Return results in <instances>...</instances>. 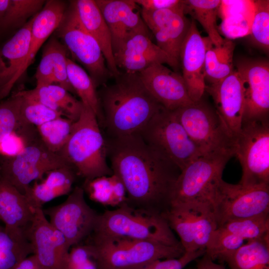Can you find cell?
I'll use <instances>...</instances> for the list:
<instances>
[{
	"instance_id": "ee69618b",
	"label": "cell",
	"mask_w": 269,
	"mask_h": 269,
	"mask_svg": "<svg viewBox=\"0 0 269 269\" xmlns=\"http://www.w3.org/2000/svg\"><path fill=\"white\" fill-rule=\"evenodd\" d=\"M205 253V250L185 252L179 258L156 260L130 269H184L191 262Z\"/></svg>"
},
{
	"instance_id": "83f0119b",
	"label": "cell",
	"mask_w": 269,
	"mask_h": 269,
	"mask_svg": "<svg viewBox=\"0 0 269 269\" xmlns=\"http://www.w3.org/2000/svg\"><path fill=\"white\" fill-rule=\"evenodd\" d=\"M47 173L46 178L41 182H35L25 195L34 208H42L45 203L70 193L76 175L69 166L57 168Z\"/></svg>"
},
{
	"instance_id": "7bdbcfd3",
	"label": "cell",
	"mask_w": 269,
	"mask_h": 269,
	"mask_svg": "<svg viewBox=\"0 0 269 269\" xmlns=\"http://www.w3.org/2000/svg\"><path fill=\"white\" fill-rule=\"evenodd\" d=\"M66 269H99L95 253L90 245L77 244L69 252Z\"/></svg>"
},
{
	"instance_id": "484cf974",
	"label": "cell",
	"mask_w": 269,
	"mask_h": 269,
	"mask_svg": "<svg viewBox=\"0 0 269 269\" xmlns=\"http://www.w3.org/2000/svg\"><path fill=\"white\" fill-rule=\"evenodd\" d=\"M75 2L81 22L99 44L111 75L117 78L121 72L115 62L111 32L95 0Z\"/></svg>"
},
{
	"instance_id": "52a82bcc",
	"label": "cell",
	"mask_w": 269,
	"mask_h": 269,
	"mask_svg": "<svg viewBox=\"0 0 269 269\" xmlns=\"http://www.w3.org/2000/svg\"><path fill=\"white\" fill-rule=\"evenodd\" d=\"M232 156L229 153L205 154L188 163L174 183L170 205L193 201L212 204L224 169Z\"/></svg>"
},
{
	"instance_id": "4dcf8cb0",
	"label": "cell",
	"mask_w": 269,
	"mask_h": 269,
	"mask_svg": "<svg viewBox=\"0 0 269 269\" xmlns=\"http://www.w3.org/2000/svg\"><path fill=\"white\" fill-rule=\"evenodd\" d=\"M235 43L230 39H224L223 43L215 46L211 42L205 55V83L208 85L217 84L228 76L235 70L233 65V53Z\"/></svg>"
},
{
	"instance_id": "8992f818",
	"label": "cell",
	"mask_w": 269,
	"mask_h": 269,
	"mask_svg": "<svg viewBox=\"0 0 269 269\" xmlns=\"http://www.w3.org/2000/svg\"><path fill=\"white\" fill-rule=\"evenodd\" d=\"M164 158L182 170L203 154L190 139L172 111L162 108L138 133Z\"/></svg>"
},
{
	"instance_id": "f35d334b",
	"label": "cell",
	"mask_w": 269,
	"mask_h": 269,
	"mask_svg": "<svg viewBox=\"0 0 269 269\" xmlns=\"http://www.w3.org/2000/svg\"><path fill=\"white\" fill-rule=\"evenodd\" d=\"M21 101V97L16 94L0 101V141L5 136L28 125L20 119Z\"/></svg>"
},
{
	"instance_id": "7a4b0ae2",
	"label": "cell",
	"mask_w": 269,
	"mask_h": 269,
	"mask_svg": "<svg viewBox=\"0 0 269 269\" xmlns=\"http://www.w3.org/2000/svg\"><path fill=\"white\" fill-rule=\"evenodd\" d=\"M98 93L103 127L108 137L138 133L162 107L149 93L138 74L121 73Z\"/></svg>"
},
{
	"instance_id": "d590c367",
	"label": "cell",
	"mask_w": 269,
	"mask_h": 269,
	"mask_svg": "<svg viewBox=\"0 0 269 269\" xmlns=\"http://www.w3.org/2000/svg\"><path fill=\"white\" fill-rule=\"evenodd\" d=\"M33 253L26 236L11 235L0 226V269H14L19 262Z\"/></svg>"
},
{
	"instance_id": "f6af8a7d",
	"label": "cell",
	"mask_w": 269,
	"mask_h": 269,
	"mask_svg": "<svg viewBox=\"0 0 269 269\" xmlns=\"http://www.w3.org/2000/svg\"><path fill=\"white\" fill-rule=\"evenodd\" d=\"M35 79L36 86L54 84L52 49L48 41L43 48L41 59L35 73Z\"/></svg>"
},
{
	"instance_id": "e0dca14e",
	"label": "cell",
	"mask_w": 269,
	"mask_h": 269,
	"mask_svg": "<svg viewBox=\"0 0 269 269\" xmlns=\"http://www.w3.org/2000/svg\"><path fill=\"white\" fill-rule=\"evenodd\" d=\"M244 89L245 109L243 121L269 120V64L263 60L238 62Z\"/></svg>"
},
{
	"instance_id": "5b68a950",
	"label": "cell",
	"mask_w": 269,
	"mask_h": 269,
	"mask_svg": "<svg viewBox=\"0 0 269 269\" xmlns=\"http://www.w3.org/2000/svg\"><path fill=\"white\" fill-rule=\"evenodd\" d=\"M88 244L93 248L99 269H130L156 260L180 257L182 246L172 247L148 241L108 238L91 234Z\"/></svg>"
},
{
	"instance_id": "9c48e42d",
	"label": "cell",
	"mask_w": 269,
	"mask_h": 269,
	"mask_svg": "<svg viewBox=\"0 0 269 269\" xmlns=\"http://www.w3.org/2000/svg\"><path fill=\"white\" fill-rule=\"evenodd\" d=\"M234 155L242 169L239 183L269 184V120L243 122L234 141Z\"/></svg>"
},
{
	"instance_id": "f1b7e54d",
	"label": "cell",
	"mask_w": 269,
	"mask_h": 269,
	"mask_svg": "<svg viewBox=\"0 0 269 269\" xmlns=\"http://www.w3.org/2000/svg\"><path fill=\"white\" fill-rule=\"evenodd\" d=\"M253 15L254 0H221L218 30L230 40L249 35Z\"/></svg>"
},
{
	"instance_id": "d6a6232c",
	"label": "cell",
	"mask_w": 269,
	"mask_h": 269,
	"mask_svg": "<svg viewBox=\"0 0 269 269\" xmlns=\"http://www.w3.org/2000/svg\"><path fill=\"white\" fill-rule=\"evenodd\" d=\"M183 10L194 20L198 21L204 28L213 45L221 46L224 39L221 36L217 25L220 0H183Z\"/></svg>"
},
{
	"instance_id": "ffe728a7",
	"label": "cell",
	"mask_w": 269,
	"mask_h": 269,
	"mask_svg": "<svg viewBox=\"0 0 269 269\" xmlns=\"http://www.w3.org/2000/svg\"><path fill=\"white\" fill-rule=\"evenodd\" d=\"M113 51L116 65L124 73L138 74L154 63L177 68L170 57L152 41L150 34L145 33L130 35Z\"/></svg>"
},
{
	"instance_id": "836d02e7",
	"label": "cell",
	"mask_w": 269,
	"mask_h": 269,
	"mask_svg": "<svg viewBox=\"0 0 269 269\" xmlns=\"http://www.w3.org/2000/svg\"><path fill=\"white\" fill-rule=\"evenodd\" d=\"M67 72L69 82L84 105L89 107L97 118L100 128L103 118L96 87L89 75L81 66L68 57Z\"/></svg>"
},
{
	"instance_id": "2e32d148",
	"label": "cell",
	"mask_w": 269,
	"mask_h": 269,
	"mask_svg": "<svg viewBox=\"0 0 269 269\" xmlns=\"http://www.w3.org/2000/svg\"><path fill=\"white\" fill-rule=\"evenodd\" d=\"M141 15L155 37L156 45L178 67L181 46L191 23L184 12L183 0L180 5L174 8L156 11L141 9Z\"/></svg>"
},
{
	"instance_id": "1f68e13d",
	"label": "cell",
	"mask_w": 269,
	"mask_h": 269,
	"mask_svg": "<svg viewBox=\"0 0 269 269\" xmlns=\"http://www.w3.org/2000/svg\"><path fill=\"white\" fill-rule=\"evenodd\" d=\"M83 188L91 200L103 205L119 207L127 199L125 187L114 174L85 180Z\"/></svg>"
},
{
	"instance_id": "ac0fdd59",
	"label": "cell",
	"mask_w": 269,
	"mask_h": 269,
	"mask_svg": "<svg viewBox=\"0 0 269 269\" xmlns=\"http://www.w3.org/2000/svg\"><path fill=\"white\" fill-rule=\"evenodd\" d=\"M269 235V215L227 222L215 231L205 250L213 260L233 252L245 242Z\"/></svg>"
},
{
	"instance_id": "30bf717a",
	"label": "cell",
	"mask_w": 269,
	"mask_h": 269,
	"mask_svg": "<svg viewBox=\"0 0 269 269\" xmlns=\"http://www.w3.org/2000/svg\"><path fill=\"white\" fill-rule=\"evenodd\" d=\"M162 216L179 237L185 252L205 250L217 228L213 205L209 202L172 204Z\"/></svg>"
},
{
	"instance_id": "74e56055",
	"label": "cell",
	"mask_w": 269,
	"mask_h": 269,
	"mask_svg": "<svg viewBox=\"0 0 269 269\" xmlns=\"http://www.w3.org/2000/svg\"><path fill=\"white\" fill-rule=\"evenodd\" d=\"M250 35L256 45L264 50L269 51V0H254V15Z\"/></svg>"
},
{
	"instance_id": "9a60e30c",
	"label": "cell",
	"mask_w": 269,
	"mask_h": 269,
	"mask_svg": "<svg viewBox=\"0 0 269 269\" xmlns=\"http://www.w3.org/2000/svg\"><path fill=\"white\" fill-rule=\"evenodd\" d=\"M26 236L40 269H66L70 249L64 237L47 219L41 207L35 208Z\"/></svg>"
},
{
	"instance_id": "d4e9b609",
	"label": "cell",
	"mask_w": 269,
	"mask_h": 269,
	"mask_svg": "<svg viewBox=\"0 0 269 269\" xmlns=\"http://www.w3.org/2000/svg\"><path fill=\"white\" fill-rule=\"evenodd\" d=\"M34 209L25 195L0 175V220L8 233L26 236Z\"/></svg>"
},
{
	"instance_id": "277c9868",
	"label": "cell",
	"mask_w": 269,
	"mask_h": 269,
	"mask_svg": "<svg viewBox=\"0 0 269 269\" xmlns=\"http://www.w3.org/2000/svg\"><path fill=\"white\" fill-rule=\"evenodd\" d=\"M92 234L182 246L161 215L132 207L126 202L115 210L99 214Z\"/></svg>"
},
{
	"instance_id": "603a6c76",
	"label": "cell",
	"mask_w": 269,
	"mask_h": 269,
	"mask_svg": "<svg viewBox=\"0 0 269 269\" xmlns=\"http://www.w3.org/2000/svg\"><path fill=\"white\" fill-rule=\"evenodd\" d=\"M34 16L0 48V101L9 95L24 73Z\"/></svg>"
},
{
	"instance_id": "44dd1931",
	"label": "cell",
	"mask_w": 269,
	"mask_h": 269,
	"mask_svg": "<svg viewBox=\"0 0 269 269\" xmlns=\"http://www.w3.org/2000/svg\"><path fill=\"white\" fill-rule=\"evenodd\" d=\"M211 96L216 112L229 135L234 141L242 127L245 109L242 81L235 69L220 83L206 86Z\"/></svg>"
},
{
	"instance_id": "e575fe53",
	"label": "cell",
	"mask_w": 269,
	"mask_h": 269,
	"mask_svg": "<svg viewBox=\"0 0 269 269\" xmlns=\"http://www.w3.org/2000/svg\"><path fill=\"white\" fill-rule=\"evenodd\" d=\"M38 101L61 113L65 118L76 122L79 119L83 104L69 91L55 84L43 86L39 88L37 94Z\"/></svg>"
},
{
	"instance_id": "8d00e7d4",
	"label": "cell",
	"mask_w": 269,
	"mask_h": 269,
	"mask_svg": "<svg viewBox=\"0 0 269 269\" xmlns=\"http://www.w3.org/2000/svg\"><path fill=\"white\" fill-rule=\"evenodd\" d=\"M74 122L62 117L37 127V131L45 146L58 153L67 142Z\"/></svg>"
},
{
	"instance_id": "5bb4252c",
	"label": "cell",
	"mask_w": 269,
	"mask_h": 269,
	"mask_svg": "<svg viewBox=\"0 0 269 269\" xmlns=\"http://www.w3.org/2000/svg\"><path fill=\"white\" fill-rule=\"evenodd\" d=\"M85 191L76 186L63 203L43 210L49 222L64 237L70 249L93 232L99 214L86 202Z\"/></svg>"
},
{
	"instance_id": "f546056e",
	"label": "cell",
	"mask_w": 269,
	"mask_h": 269,
	"mask_svg": "<svg viewBox=\"0 0 269 269\" xmlns=\"http://www.w3.org/2000/svg\"><path fill=\"white\" fill-rule=\"evenodd\" d=\"M219 260L231 269H269V235L248 241Z\"/></svg>"
},
{
	"instance_id": "4fadbf2b",
	"label": "cell",
	"mask_w": 269,
	"mask_h": 269,
	"mask_svg": "<svg viewBox=\"0 0 269 269\" xmlns=\"http://www.w3.org/2000/svg\"><path fill=\"white\" fill-rule=\"evenodd\" d=\"M65 166H69L59 154L50 151L40 138L36 137L18 155L3 157L0 161V175L25 195L32 181Z\"/></svg>"
},
{
	"instance_id": "7402d4cb",
	"label": "cell",
	"mask_w": 269,
	"mask_h": 269,
	"mask_svg": "<svg viewBox=\"0 0 269 269\" xmlns=\"http://www.w3.org/2000/svg\"><path fill=\"white\" fill-rule=\"evenodd\" d=\"M211 42L208 36H201L195 21L192 19L181 46L179 60L182 76L193 102L202 99L205 90V55Z\"/></svg>"
},
{
	"instance_id": "6da1fadb",
	"label": "cell",
	"mask_w": 269,
	"mask_h": 269,
	"mask_svg": "<svg viewBox=\"0 0 269 269\" xmlns=\"http://www.w3.org/2000/svg\"><path fill=\"white\" fill-rule=\"evenodd\" d=\"M106 142L113 174L126 190L125 202L161 215L167 211L179 168L148 145L138 133L107 137Z\"/></svg>"
},
{
	"instance_id": "4316f807",
	"label": "cell",
	"mask_w": 269,
	"mask_h": 269,
	"mask_svg": "<svg viewBox=\"0 0 269 269\" xmlns=\"http://www.w3.org/2000/svg\"><path fill=\"white\" fill-rule=\"evenodd\" d=\"M67 5L63 0H46L41 10L34 16L24 73L32 63L41 46L59 26Z\"/></svg>"
},
{
	"instance_id": "ab89813d",
	"label": "cell",
	"mask_w": 269,
	"mask_h": 269,
	"mask_svg": "<svg viewBox=\"0 0 269 269\" xmlns=\"http://www.w3.org/2000/svg\"><path fill=\"white\" fill-rule=\"evenodd\" d=\"M20 97V117L21 121L26 125L37 127L54 119L64 117L61 113L39 102Z\"/></svg>"
},
{
	"instance_id": "7c38bea8",
	"label": "cell",
	"mask_w": 269,
	"mask_h": 269,
	"mask_svg": "<svg viewBox=\"0 0 269 269\" xmlns=\"http://www.w3.org/2000/svg\"><path fill=\"white\" fill-rule=\"evenodd\" d=\"M212 205L217 227L230 221L269 214V184H234L222 179Z\"/></svg>"
},
{
	"instance_id": "3957f363",
	"label": "cell",
	"mask_w": 269,
	"mask_h": 269,
	"mask_svg": "<svg viewBox=\"0 0 269 269\" xmlns=\"http://www.w3.org/2000/svg\"><path fill=\"white\" fill-rule=\"evenodd\" d=\"M101 130L93 110L83 104L67 142L58 153L76 175L85 180L113 174L107 162L106 138Z\"/></svg>"
},
{
	"instance_id": "cb8c5ba5",
	"label": "cell",
	"mask_w": 269,
	"mask_h": 269,
	"mask_svg": "<svg viewBox=\"0 0 269 269\" xmlns=\"http://www.w3.org/2000/svg\"><path fill=\"white\" fill-rule=\"evenodd\" d=\"M111 32L113 50L137 32L150 34L134 0H95Z\"/></svg>"
},
{
	"instance_id": "ba28073f",
	"label": "cell",
	"mask_w": 269,
	"mask_h": 269,
	"mask_svg": "<svg viewBox=\"0 0 269 269\" xmlns=\"http://www.w3.org/2000/svg\"><path fill=\"white\" fill-rule=\"evenodd\" d=\"M54 33L84 66L96 87L105 85L111 74L99 44L79 18L75 0L70 1Z\"/></svg>"
},
{
	"instance_id": "d6986e66",
	"label": "cell",
	"mask_w": 269,
	"mask_h": 269,
	"mask_svg": "<svg viewBox=\"0 0 269 269\" xmlns=\"http://www.w3.org/2000/svg\"><path fill=\"white\" fill-rule=\"evenodd\" d=\"M137 74L149 93L167 110L173 111L194 102L182 75L163 64L154 63Z\"/></svg>"
},
{
	"instance_id": "b9f144b4",
	"label": "cell",
	"mask_w": 269,
	"mask_h": 269,
	"mask_svg": "<svg viewBox=\"0 0 269 269\" xmlns=\"http://www.w3.org/2000/svg\"><path fill=\"white\" fill-rule=\"evenodd\" d=\"M33 126H26L5 136L0 141V154L11 157L19 154L27 144L35 138Z\"/></svg>"
},
{
	"instance_id": "8fae6325",
	"label": "cell",
	"mask_w": 269,
	"mask_h": 269,
	"mask_svg": "<svg viewBox=\"0 0 269 269\" xmlns=\"http://www.w3.org/2000/svg\"><path fill=\"white\" fill-rule=\"evenodd\" d=\"M201 100L172 112L203 154L221 152L234 155L233 140L216 111Z\"/></svg>"
},
{
	"instance_id": "60d3db41",
	"label": "cell",
	"mask_w": 269,
	"mask_h": 269,
	"mask_svg": "<svg viewBox=\"0 0 269 269\" xmlns=\"http://www.w3.org/2000/svg\"><path fill=\"white\" fill-rule=\"evenodd\" d=\"M48 41L52 49L54 84L64 88L69 92L75 93L69 82L67 76V49L55 36H52Z\"/></svg>"
},
{
	"instance_id": "bcb514c9",
	"label": "cell",
	"mask_w": 269,
	"mask_h": 269,
	"mask_svg": "<svg viewBox=\"0 0 269 269\" xmlns=\"http://www.w3.org/2000/svg\"><path fill=\"white\" fill-rule=\"evenodd\" d=\"M142 9L156 11L179 6L182 3L180 0H134Z\"/></svg>"
},
{
	"instance_id": "7dc6e473",
	"label": "cell",
	"mask_w": 269,
	"mask_h": 269,
	"mask_svg": "<svg viewBox=\"0 0 269 269\" xmlns=\"http://www.w3.org/2000/svg\"><path fill=\"white\" fill-rule=\"evenodd\" d=\"M196 269H226L222 264L215 263L205 253L197 261Z\"/></svg>"
}]
</instances>
